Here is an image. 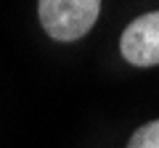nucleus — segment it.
<instances>
[{"label": "nucleus", "instance_id": "2", "mask_svg": "<svg viewBox=\"0 0 159 148\" xmlns=\"http://www.w3.org/2000/svg\"><path fill=\"white\" fill-rule=\"evenodd\" d=\"M122 58L133 66H157L159 63V11L138 16L119 37Z\"/></svg>", "mask_w": 159, "mask_h": 148}, {"label": "nucleus", "instance_id": "3", "mask_svg": "<svg viewBox=\"0 0 159 148\" xmlns=\"http://www.w3.org/2000/svg\"><path fill=\"white\" fill-rule=\"evenodd\" d=\"M127 148H159V119L138 127V130L133 132Z\"/></svg>", "mask_w": 159, "mask_h": 148}, {"label": "nucleus", "instance_id": "1", "mask_svg": "<svg viewBox=\"0 0 159 148\" xmlns=\"http://www.w3.org/2000/svg\"><path fill=\"white\" fill-rule=\"evenodd\" d=\"M40 24L58 42H72L93 29L101 0H40Z\"/></svg>", "mask_w": 159, "mask_h": 148}]
</instances>
